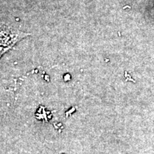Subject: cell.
I'll list each match as a JSON object with an SVG mask.
<instances>
[{
	"instance_id": "cell-1",
	"label": "cell",
	"mask_w": 154,
	"mask_h": 154,
	"mask_svg": "<svg viewBox=\"0 0 154 154\" xmlns=\"http://www.w3.org/2000/svg\"><path fill=\"white\" fill-rule=\"evenodd\" d=\"M5 26H4L2 27V32H1V46L2 49L3 48V50L2 51V54L5 52L7 50H8L11 47H12L14 44L19 39L24 37L26 35V34L22 33V32H17L14 30L6 29Z\"/></svg>"
}]
</instances>
